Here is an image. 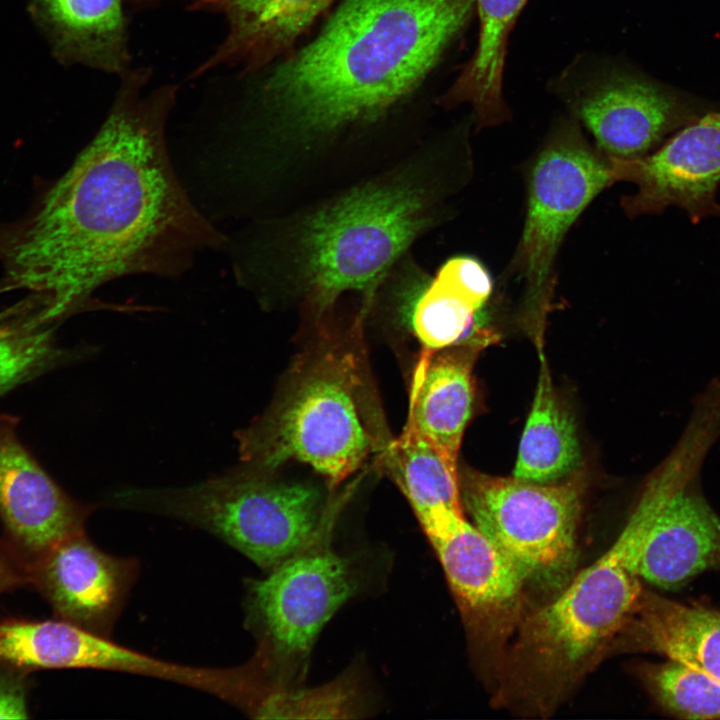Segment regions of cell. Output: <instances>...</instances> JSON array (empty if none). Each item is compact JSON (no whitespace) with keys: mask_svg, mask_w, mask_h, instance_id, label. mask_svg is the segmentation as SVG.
Wrapping results in <instances>:
<instances>
[{"mask_svg":"<svg viewBox=\"0 0 720 720\" xmlns=\"http://www.w3.org/2000/svg\"><path fill=\"white\" fill-rule=\"evenodd\" d=\"M147 79L144 69L125 72L98 133L2 241L4 283L39 295L47 321L82 307L118 277L178 276L198 253L225 242L169 158L165 125L177 88L142 97Z\"/></svg>","mask_w":720,"mask_h":720,"instance_id":"6da1fadb","label":"cell"},{"mask_svg":"<svg viewBox=\"0 0 720 720\" xmlns=\"http://www.w3.org/2000/svg\"><path fill=\"white\" fill-rule=\"evenodd\" d=\"M476 15L475 0H343L260 87L266 136L306 139L382 116Z\"/></svg>","mask_w":720,"mask_h":720,"instance_id":"7a4b0ae2","label":"cell"},{"mask_svg":"<svg viewBox=\"0 0 720 720\" xmlns=\"http://www.w3.org/2000/svg\"><path fill=\"white\" fill-rule=\"evenodd\" d=\"M676 479L660 464L608 550L555 596L527 609L496 679V704L551 716L611 653L643 589L642 553Z\"/></svg>","mask_w":720,"mask_h":720,"instance_id":"3957f363","label":"cell"},{"mask_svg":"<svg viewBox=\"0 0 720 720\" xmlns=\"http://www.w3.org/2000/svg\"><path fill=\"white\" fill-rule=\"evenodd\" d=\"M247 467L310 466L330 489L389 444L360 338L326 336L294 363L265 413L238 437Z\"/></svg>","mask_w":720,"mask_h":720,"instance_id":"277c9868","label":"cell"},{"mask_svg":"<svg viewBox=\"0 0 720 720\" xmlns=\"http://www.w3.org/2000/svg\"><path fill=\"white\" fill-rule=\"evenodd\" d=\"M113 499L205 529L266 571L310 544L332 519L318 486L247 466L185 488L128 489Z\"/></svg>","mask_w":720,"mask_h":720,"instance_id":"5b68a950","label":"cell"},{"mask_svg":"<svg viewBox=\"0 0 720 720\" xmlns=\"http://www.w3.org/2000/svg\"><path fill=\"white\" fill-rule=\"evenodd\" d=\"M425 194L403 182L370 185L319 211L302 237L303 273L320 312L343 292L367 300L429 222Z\"/></svg>","mask_w":720,"mask_h":720,"instance_id":"8992f818","label":"cell"},{"mask_svg":"<svg viewBox=\"0 0 720 720\" xmlns=\"http://www.w3.org/2000/svg\"><path fill=\"white\" fill-rule=\"evenodd\" d=\"M581 128L570 115L560 119L527 169L525 220L505 280L521 286L525 314L538 327L553 295L566 235L587 206L617 182L612 160Z\"/></svg>","mask_w":720,"mask_h":720,"instance_id":"52a82bcc","label":"cell"},{"mask_svg":"<svg viewBox=\"0 0 720 720\" xmlns=\"http://www.w3.org/2000/svg\"><path fill=\"white\" fill-rule=\"evenodd\" d=\"M458 474L473 525L512 563L527 590L551 598L560 592L576 574L584 478L575 473L536 483L471 469Z\"/></svg>","mask_w":720,"mask_h":720,"instance_id":"ba28073f","label":"cell"},{"mask_svg":"<svg viewBox=\"0 0 720 720\" xmlns=\"http://www.w3.org/2000/svg\"><path fill=\"white\" fill-rule=\"evenodd\" d=\"M329 526L266 577L248 582L247 622L259 643L254 658L274 682L301 674L323 626L359 589L356 560L322 539Z\"/></svg>","mask_w":720,"mask_h":720,"instance_id":"9c48e42d","label":"cell"},{"mask_svg":"<svg viewBox=\"0 0 720 720\" xmlns=\"http://www.w3.org/2000/svg\"><path fill=\"white\" fill-rule=\"evenodd\" d=\"M569 115L615 159L644 156L679 129L720 108L606 58L575 60L556 80Z\"/></svg>","mask_w":720,"mask_h":720,"instance_id":"30bf717a","label":"cell"},{"mask_svg":"<svg viewBox=\"0 0 720 720\" xmlns=\"http://www.w3.org/2000/svg\"><path fill=\"white\" fill-rule=\"evenodd\" d=\"M422 529L441 563L471 646L495 682L529 608L526 585L463 513H448Z\"/></svg>","mask_w":720,"mask_h":720,"instance_id":"8fae6325","label":"cell"},{"mask_svg":"<svg viewBox=\"0 0 720 720\" xmlns=\"http://www.w3.org/2000/svg\"><path fill=\"white\" fill-rule=\"evenodd\" d=\"M617 182L636 186L621 205L631 217L661 214L674 206L693 224L720 215V108L711 110L633 159L611 158Z\"/></svg>","mask_w":720,"mask_h":720,"instance_id":"7c38bea8","label":"cell"},{"mask_svg":"<svg viewBox=\"0 0 720 720\" xmlns=\"http://www.w3.org/2000/svg\"><path fill=\"white\" fill-rule=\"evenodd\" d=\"M17 419L0 415L3 544L29 570L64 539L84 532L91 507L70 498L21 443Z\"/></svg>","mask_w":720,"mask_h":720,"instance_id":"4fadbf2b","label":"cell"},{"mask_svg":"<svg viewBox=\"0 0 720 720\" xmlns=\"http://www.w3.org/2000/svg\"><path fill=\"white\" fill-rule=\"evenodd\" d=\"M137 572L135 559L110 555L81 532L40 557L28 578L57 618L109 637Z\"/></svg>","mask_w":720,"mask_h":720,"instance_id":"5bb4252c","label":"cell"},{"mask_svg":"<svg viewBox=\"0 0 720 720\" xmlns=\"http://www.w3.org/2000/svg\"><path fill=\"white\" fill-rule=\"evenodd\" d=\"M706 454L685 466L648 535L639 574L656 587L680 588L702 572L720 569V517L699 484Z\"/></svg>","mask_w":720,"mask_h":720,"instance_id":"9a60e30c","label":"cell"},{"mask_svg":"<svg viewBox=\"0 0 720 720\" xmlns=\"http://www.w3.org/2000/svg\"><path fill=\"white\" fill-rule=\"evenodd\" d=\"M482 338L439 350L423 349L412 379L406 423L456 468L472 414V367L485 343Z\"/></svg>","mask_w":720,"mask_h":720,"instance_id":"2e32d148","label":"cell"},{"mask_svg":"<svg viewBox=\"0 0 720 720\" xmlns=\"http://www.w3.org/2000/svg\"><path fill=\"white\" fill-rule=\"evenodd\" d=\"M334 0H195L191 9L226 16L229 31L193 76L222 64L256 71L291 50Z\"/></svg>","mask_w":720,"mask_h":720,"instance_id":"e0dca14e","label":"cell"},{"mask_svg":"<svg viewBox=\"0 0 720 720\" xmlns=\"http://www.w3.org/2000/svg\"><path fill=\"white\" fill-rule=\"evenodd\" d=\"M616 651L661 654L720 682V611L643 588L613 643Z\"/></svg>","mask_w":720,"mask_h":720,"instance_id":"ac0fdd59","label":"cell"},{"mask_svg":"<svg viewBox=\"0 0 720 720\" xmlns=\"http://www.w3.org/2000/svg\"><path fill=\"white\" fill-rule=\"evenodd\" d=\"M31 10L61 62L109 73L127 71L121 0H32Z\"/></svg>","mask_w":720,"mask_h":720,"instance_id":"d6986e66","label":"cell"},{"mask_svg":"<svg viewBox=\"0 0 720 720\" xmlns=\"http://www.w3.org/2000/svg\"><path fill=\"white\" fill-rule=\"evenodd\" d=\"M527 1L475 0L479 25L476 49L442 103L471 105L477 128L494 127L510 117L503 91L507 45Z\"/></svg>","mask_w":720,"mask_h":720,"instance_id":"ffe728a7","label":"cell"},{"mask_svg":"<svg viewBox=\"0 0 720 720\" xmlns=\"http://www.w3.org/2000/svg\"><path fill=\"white\" fill-rule=\"evenodd\" d=\"M531 410L519 443L513 476L553 483L577 473L581 448L573 417L558 399L543 354Z\"/></svg>","mask_w":720,"mask_h":720,"instance_id":"44dd1931","label":"cell"},{"mask_svg":"<svg viewBox=\"0 0 720 720\" xmlns=\"http://www.w3.org/2000/svg\"><path fill=\"white\" fill-rule=\"evenodd\" d=\"M380 458L421 526L449 512L463 513L458 469L409 424Z\"/></svg>","mask_w":720,"mask_h":720,"instance_id":"7402d4cb","label":"cell"},{"mask_svg":"<svg viewBox=\"0 0 720 720\" xmlns=\"http://www.w3.org/2000/svg\"><path fill=\"white\" fill-rule=\"evenodd\" d=\"M37 294L0 311V394L39 372L56 358L53 322L43 318Z\"/></svg>","mask_w":720,"mask_h":720,"instance_id":"603a6c76","label":"cell"},{"mask_svg":"<svg viewBox=\"0 0 720 720\" xmlns=\"http://www.w3.org/2000/svg\"><path fill=\"white\" fill-rule=\"evenodd\" d=\"M352 675L315 688H299L289 683L267 682L250 713L256 718L335 719L359 716L360 704Z\"/></svg>","mask_w":720,"mask_h":720,"instance_id":"cb8c5ba5","label":"cell"},{"mask_svg":"<svg viewBox=\"0 0 720 720\" xmlns=\"http://www.w3.org/2000/svg\"><path fill=\"white\" fill-rule=\"evenodd\" d=\"M640 677L667 712L686 719H720V682L680 661L647 663Z\"/></svg>","mask_w":720,"mask_h":720,"instance_id":"d4e9b609","label":"cell"},{"mask_svg":"<svg viewBox=\"0 0 720 720\" xmlns=\"http://www.w3.org/2000/svg\"><path fill=\"white\" fill-rule=\"evenodd\" d=\"M484 305L435 277L416 299L412 327L423 349H444L470 334Z\"/></svg>","mask_w":720,"mask_h":720,"instance_id":"484cf974","label":"cell"},{"mask_svg":"<svg viewBox=\"0 0 720 720\" xmlns=\"http://www.w3.org/2000/svg\"><path fill=\"white\" fill-rule=\"evenodd\" d=\"M436 278L486 304L493 291V281L488 270L475 258L458 256L449 259L439 270Z\"/></svg>","mask_w":720,"mask_h":720,"instance_id":"4316f807","label":"cell"},{"mask_svg":"<svg viewBox=\"0 0 720 720\" xmlns=\"http://www.w3.org/2000/svg\"><path fill=\"white\" fill-rule=\"evenodd\" d=\"M27 672L0 663V719H26L28 714Z\"/></svg>","mask_w":720,"mask_h":720,"instance_id":"83f0119b","label":"cell"},{"mask_svg":"<svg viewBox=\"0 0 720 720\" xmlns=\"http://www.w3.org/2000/svg\"><path fill=\"white\" fill-rule=\"evenodd\" d=\"M29 584L28 572L16 556L0 544V594Z\"/></svg>","mask_w":720,"mask_h":720,"instance_id":"f1b7e54d","label":"cell"},{"mask_svg":"<svg viewBox=\"0 0 720 720\" xmlns=\"http://www.w3.org/2000/svg\"><path fill=\"white\" fill-rule=\"evenodd\" d=\"M130 1L137 5H144V4H151V3H154V2H157L160 0H130ZM192 1H194V0H192Z\"/></svg>","mask_w":720,"mask_h":720,"instance_id":"f546056e","label":"cell"},{"mask_svg":"<svg viewBox=\"0 0 720 720\" xmlns=\"http://www.w3.org/2000/svg\"><path fill=\"white\" fill-rule=\"evenodd\" d=\"M10 291V289L4 284H0V293Z\"/></svg>","mask_w":720,"mask_h":720,"instance_id":"4dcf8cb0","label":"cell"}]
</instances>
